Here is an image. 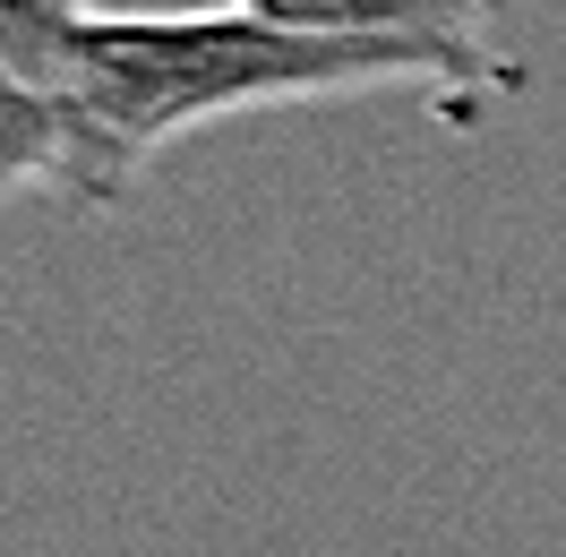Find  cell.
Wrapping results in <instances>:
<instances>
[{
	"mask_svg": "<svg viewBox=\"0 0 566 557\" xmlns=\"http://www.w3.org/2000/svg\"><path fill=\"white\" fill-rule=\"evenodd\" d=\"M61 180V104L0 61V198Z\"/></svg>",
	"mask_w": 566,
	"mask_h": 557,
	"instance_id": "3",
	"label": "cell"
},
{
	"mask_svg": "<svg viewBox=\"0 0 566 557\" xmlns=\"http://www.w3.org/2000/svg\"><path fill=\"white\" fill-rule=\"evenodd\" d=\"M77 27H86V0H0V61L35 86H52Z\"/></svg>",
	"mask_w": 566,
	"mask_h": 557,
	"instance_id": "4",
	"label": "cell"
},
{
	"mask_svg": "<svg viewBox=\"0 0 566 557\" xmlns=\"http://www.w3.org/2000/svg\"><path fill=\"white\" fill-rule=\"evenodd\" d=\"M301 35H395V43H481L497 0H241Z\"/></svg>",
	"mask_w": 566,
	"mask_h": 557,
	"instance_id": "2",
	"label": "cell"
},
{
	"mask_svg": "<svg viewBox=\"0 0 566 557\" xmlns=\"http://www.w3.org/2000/svg\"><path fill=\"white\" fill-rule=\"evenodd\" d=\"M497 95L515 61L490 43H395V35H301L258 9H86L77 43L52 70L61 104V207L104 214L146 180V164L189 129L241 120L275 104H335V95Z\"/></svg>",
	"mask_w": 566,
	"mask_h": 557,
	"instance_id": "1",
	"label": "cell"
}]
</instances>
